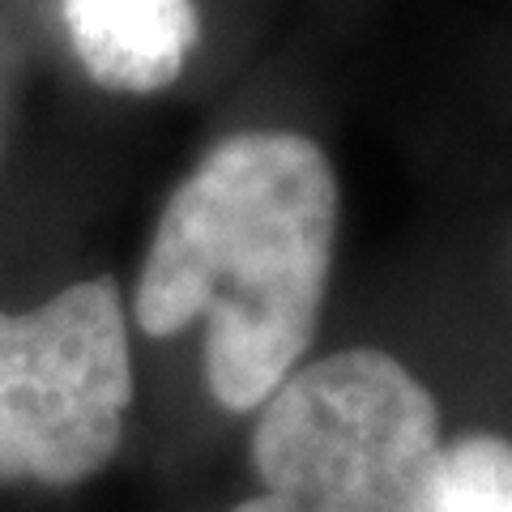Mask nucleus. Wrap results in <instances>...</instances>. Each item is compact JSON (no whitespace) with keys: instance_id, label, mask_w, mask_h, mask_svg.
<instances>
[{"instance_id":"1","label":"nucleus","mask_w":512,"mask_h":512,"mask_svg":"<svg viewBox=\"0 0 512 512\" xmlns=\"http://www.w3.org/2000/svg\"><path fill=\"white\" fill-rule=\"evenodd\" d=\"M338 205V175L312 137L252 128L218 141L158 214L137 325L171 338L205 320L218 406H265L316 338Z\"/></svg>"},{"instance_id":"2","label":"nucleus","mask_w":512,"mask_h":512,"mask_svg":"<svg viewBox=\"0 0 512 512\" xmlns=\"http://www.w3.org/2000/svg\"><path fill=\"white\" fill-rule=\"evenodd\" d=\"M440 410L384 350H338L286 376L252 431L261 495L231 512H440Z\"/></svg>"},{"instance_id":"3","label":"nucleus","mask_w":512,"mask_h":512,"mask_svg":"<svg viewBox=\"0 0 512 512\" xmlns=\"http://www.w3.org/2000/svg\"><path fill=\"white\" fill-rule=\"evenodd\" d=\"M133 355L116 278L0 312V483L77 487L124 440Z\"/></svg>"},{"instance_id":"4","label":"nucleus","mask_w":512,"mask_h":512,"mask_svg":"<svg viewBox=\"0 0 512 512\" xmlns=\"http://www.w3.org/2000/svg\"><path fill=\"white\" fill-rule=\"evenodd\" d=\"M64 26L82 69L124 94L180 82L201 35L192 0H64Z\"/></svg>"},{"instance_id":"5","label":"nucleus","mask_w":512,"mask_h":512,"mask_svg":"<svg viewBox=\"0 0 512 512\" xmlns=\"http://www.w3.org/2000/svg\"><path fill=\"white\" fill-rule=\"evenodd\" d=\"M440 512H512V440L478 431L448 444Z\"/></svg>"}]
</instances>
